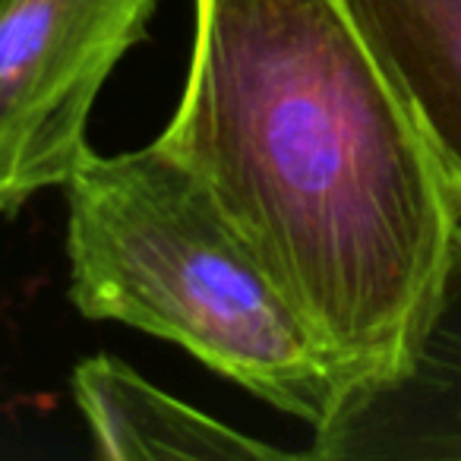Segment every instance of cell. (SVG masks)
Masks as SVG:
<instances>
[{"mask_svg":"<svg viewBox=\"0 0 461 461\" xmlns=\"http://www.w3.org/2000/svg\"><path fill=\"white\" fill-rule=\"evenodd\" d=\"M461 212V0H339Z\"/></svg>","mask_w":461,"mask_h":461,"instance_id":"5","label":"cell"},{"mask_svg":"<svg viewBox=\"0 0 461 461\" xmlns=\"http://www.w3.org/2000/svg\"><path fill=\"white\" fill-rule=\"evenodd\" d=\"M92 448L108 461H272L297 452L247 436L218 417L180 402L111 354L86 357L70 379Z\"/></svg>","mask_w":461,"mask_h":461,"instance_id":"6","label":"cell"},{"mask_svg":"<svg viewBox=\"0 0 461 461\" xmlns=\"http://www.w3.org/2000/svg\"><path fill=\"white\" fill-rule=\"evenodd\" d=\"M307 458H461V228L402 364L379 383L345 392L313 429Z\"/></svg>","mask_w":461,"mask_h":461,"instance_id":"4","label":"cell"},{"mask_svg":"<svg viewBox=\"0 0 461 461\" xmlns=\"http://www.w3.org/2000/svg\"><path fill=\"white\" fill-rule=\"evenodd\" d=\"M70 301L123 322L316 429L335 404L316 335L203 180L158 140L95 155L67 180Z\"/></svg>","mask_w":461,"mask_h":461,"instance_id":"2","label":"cell"},{"mask_svg":"<svg viewBox=\"0 0 461 461\" xmlns=\"http://www.w3.org/2000/svg\"><path fill=\"white\" fill-rule=\"evenodd\" d=\"M158 142L316 335L345 392L408 351L461 212L339 0H193Z\"/></svg>","mask_w":461,"mask_h":461,"instance_id":"1","label":"cell"},{"mask_svg":"<svg viewBox=\"0 0 461 461\" xmlns=\"http://www.w3.org/2000/svg\"><path fill=\"white\" fill-rule=\"evenodd\" d=\"M152 14L155 0H0V218L77 174L98 92Z\"/></svg>","mask_w":461,"mask_h":461,"instance_id":"3","label":"cell"}]
</instances>
